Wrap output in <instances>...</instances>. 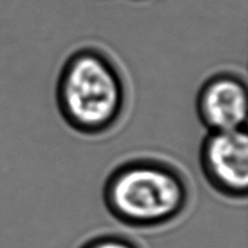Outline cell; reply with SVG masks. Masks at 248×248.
I'll list each match as a JSON object with an SVG mask.
<instances>
[{
  "instance_id": "obj_1",
  "label": "cell",
  "mask_w": 248,
  "mask_h": 248,
  "mask_svg": "<svg viewBox=\"0 0 248 248\" xmlns=\"http://www.w3.org/2000/svg\"><path fill=\"white\" fill-rule=\"evenodd\" d=\"M56 106L65 125L85 137L113 131L126 113L127 81L118 62L103 48L81 46L61 67Z\"/></svg>"
},
{
  "instance_id": "obj_5",
  "label": "cell",
  "mask_w": 248,
  "mask_h": 248,
  "mask_svg": "<svg viewBox=\"0 0 248 248\" xmlns=\"http://www.w3.org/2000/svg\"><path fill=\"white\" fill-rule=\"evenodd\" d=\"M79 248H140L133 240L120 234H103L89 239Z\"/></svg>"
},
{
  "instance_id": "obj_4",
  "label": "cell",
  "mask_w": 248,
  "mask_h": 248,
  "mask_svg": "<svg viewBox=\"0 0 248 248\" xmlns=\"http://www.w3.org/2000/svg\"><path fill=\"white\" fill-rule=\"evenodd\" d=\"M247 92L246 79L230 70L215 73L201 84L195 107L207 132L246 128Z\"/></svg>"
},
{
  "instance_id": "obj_2",
  "label": "cell",
  "mask_w": 248,
  "mask_h": 248,
  "mask_svg": "<svg viewBox=\"0 0 248 248\" xmlns=\"http://www.w3.org/2000/svg\"><path fill=\"white\" fill-rule=\"evenodd\" d=\"M106 210L120 224L155 229L186 213L191 201L188 178L176 165L156 157H133L114 167L103 184Z\"/></svg>"
},
{
  "instance_id": "obj_3",
  "label": "cell",
  "mask_w": 248,
  "mask_h": 248,
  "mask_svg": "<svg viewBox=\"0 0 248 248\" xmlns=\"http://www.w3.org/2000/svg\"><path fill=\"white\" fill-rule=\"evenodd\" d=\"M246 130L207 132L199 152V164L208 186L230 200H245L248 195Z\"/></svg>"
}]
</instances>
